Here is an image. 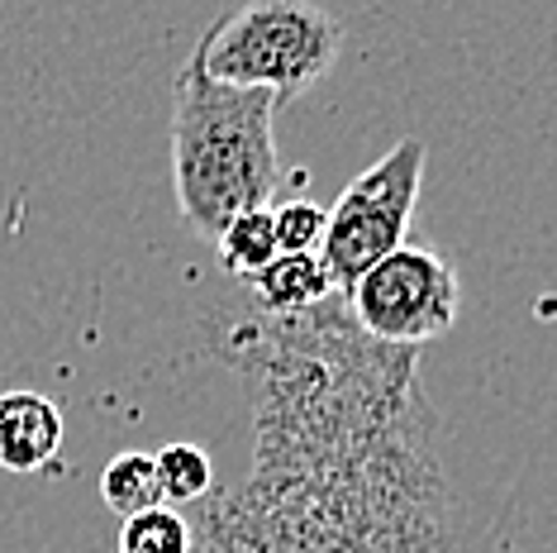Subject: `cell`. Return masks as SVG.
<instances>
[{"instance_id":"cell-1","label":"cell","mask_w":557,"mask_h":553,"mask_svg":"<svg viewBox=\"0 0 557 553\" xmlns=\"http://www.w3.org/2000/svg\"><path fill=\"white\" fill-rule=\"evenodd\" d=\"M214 354L248 382L252 468L196 506L191 553H453L443 425L420 354L362 334L348 300L230 320Z\"/></svg>"},{"instance_id":"cell-2","label":"cell","mask_w":557,"mask_h":553,"mask_svg":"<svg viewBox=\"0 0 557 553\" xmlns=\"http://www.w3.org/2000/svg\"><path fill=\"white\" fill-rule=\"evenodd\" d=\"M276 110L282 100L272 91L210 77L206 48L196 39L176 72L172 106V192L182 224L196 238L214 244L234 216L272 206L282 192Z\"/></svg>"},{"instance_id":"cell-3","label":"cell","mask_w":557,"mask_h":553,"mask_svg":"<svg viewBox=\"0 0 557 553\" xmlns=\"http://www.w3.org/2000/svg\"><path fill=\"white\" fill-rule=\"evenodd\" d=\"M200 48L210 77L290 100L334 72L344 53V24L320 0H248L210 24Z\"/></svg>"},{"instance_id":"cell-4","label":"cell","mask_w":557,"mask_h":553,"mask_svg":"<svg viewBox=\"0 0 557 553\" xmlns=\"http://www.w3.org/2000/svg\"><path fill=\"white\" fill-rule=\"evenodd\" d=\"M424 144L420 138H400L386 158H376L367 172H358L338 200L329 206L324 230V268L334 276V292L348 296L367 268H376L386 254L405 248L414 220V200L424 186Z\"/></svg>"},{"instance_id":"cell-5","label":"cell","mask_w":557,"mask_h":553,"mask_svg":"<svg viewBox=\"0 0 557 553\" xmlns=\"http://www.w3.org/2000/svg\"><path fill=\"white\" fill-rule=\"evenodd\" d=\"M344 300L352 320L362 324V334H372L376 344L420 354L424 344H434L458 324L462 282L443 254L424 244H405L376 268H367Z\"/></svg>"},{"instance_id":"cell-6","label":"cell","mask_w":557,"mask_h":553,"mask_svg":"<svg viewBox=\"0 0 557 553\" xmlns=\"http://www.w3.org/2000/svg\"><path fill=\"white\" fill-rule=\"evenodd\" d=\"M62 410L44 392H0V468L39 472L62 448Z\"/></svg>"},{"instance_id":"cell-7","label":"cell","mask_w":557,"mask_h":553,"mask_svg":"<svg viewBox=\"0 0 557 553\" xmlns=\"http://www.w3.org/2000/svg\"><path fill=\"white\" fill-rule=\"evenodd\" d=\"M252 306L262 316H306V310L334 300V276L320 254H276L268 268L248 282Z\"/></svg>"},{"instance_id":"cell-8","label":"cell","mask_w":557,"mask_h":553,"mask_svg":"<svg viewBox=\"0 0 557 553\" xmlns=\"http://www.w3.org/2000/svg\"><path fill=\"white\" fill-rule=\"evenodd\" d=\"M214 254H220L224 262V272L238 276V282H252L268 262L282 254L276 248V216H272V206H252L244 210V216H234L230 224H224V234L214 238Z\"/></svg>"},{"instance_id":"cell-9","label":"cell","mask_w":557,"mask_h":553,"mask_svg":"<svg viewBox=\"0 0 557 553\" xmlns=\"http://www.w3.org/2000/svg\"><path fill=\"white\" fill-rule=\"evenodd\" d=\"M100 501H106L110 511L120 515V520H129L138 511H153L162 506V487H158V463L153 454H138V448H124L106 463V472H100Z\"/></svg>"},{"instance_id":"cell-10","label":"cell","mask_w":557,"mask_h":553,"mask_svg":"<svg viewBox=\"0 0 557 553\" xmlns=\"http://www.w3.org/2000/svg\"><path fill=\"white\" fill-rule=\"evenodd\" d=\"M158 487H162V506H200L214 492V458L191 439H176V444L158 448Z\"/></svg>"},{"instance_id":"cell-11","label":"cell","mask_w":557,"mask_h":553,"mask_svg":"<svg viewBox=\"0 0 557 553\" xmlns=\"http://www.w3.org/2000/svg\"><path fill=\"white\" fill-rule=\"evenodd\" d=\"M120 553H191V520L176 506H153L124 520Z\"/></svg>"},{"instance_id":"cell-12","label":"cell","mask_w":557,"mask_h":553,"mask_svg":"<svg viewBox=\"0 0 557 553\" xmlns=\"http://www.w3.org/2000/svg\"><path fill=\"white\" fill-rule=\"evenodd\" d=\"M272 216H276V248H282V254H320L324 248V230H329L324 206L296 196V200L272 206Z\"/></svg>"}]
</instances>
